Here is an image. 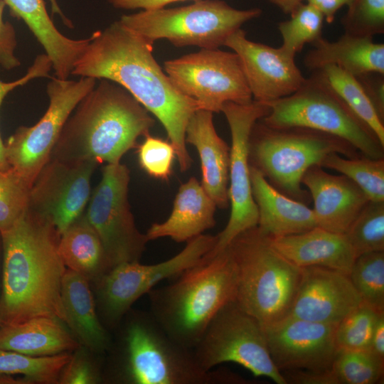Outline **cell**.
<instances>
[{
  "mask_svg": "<svg viewBox=\"0 0 384 384\" xmlns=\"http://www.w3.org/2000/svg\"><path fill=\"white\" fill-rule=\"evenodd\" d=\"M12 16L22 20L45 50L55 77L66 80L92 39H73L56 28L44 0H4Z\"/></svg>",
  "mask_w": 384,
  "mask_h": 384,
  "instance_id": "obj_24",
  "label": "cell"
},
{
  "mask_svg": "<svg viewBox=\"0 0 384 384\" xmlns=\"http://www.w3.org/2000/svg\"><path fill=\"white\" fill-rule=\"evenodd\" d=\"M6 4L0 0V66L6 70H12L21 65L16 56L17 46L16 31L13 25L3 18Z\"/></svg>",
  "mask_w": 384,
  "mask_h": 384,
  "instance_id": "obj_43",
  "label": "cell"
},
{
  "mask_svg": "<svg viewBox=\"0 0 384 384\" xmlns=\"http://www.w3.org/2000/svg\"><path fill=\"white\" fill-rule=\"evenodd\" d=\"M215 242L216 235L202 234L188 241L178 254L161 262H124L112 267L96 283L100 309L108 325L117 326L137 299L160 282L178 276L198 264Z\"/></svg>",
  "mask_w": 384,
  "mask_h": 384,
  "instance_id": "obj_14",
  "label": "cell"
},
{
  "mask_svg": "<svg viewBox=\"0 0 384 384\" xmlns=\"http://www.w3.org/2000/svg\"><path fill=\"white\" fill-rule=\"evenodd\" d=\"M79 343L53 317L41 316L0 326V349L33 356H53L79 348Z\"/></svg>",
  "mask_w": 384,
  "mask_h": 384,
  "instance_id": "obj_28",
  "label": "cell"
},
{
  "mask_svg": "<svg viewBox=\"0 0 384 384\" xmlns=\"http://www.w3.org/2000/svg\"><path fill=\"white\" fill-rule=\"evenodd\" d=\"M267 104L256 100L241 105L226 102L221 111L231 134L228 198L230 214L225 228L216 235V242L208 257L224 250L241 233L258 223V210L253 198L249 162V139L255 123L270 112Z\"/></svg>",
  "mask_w": 384,
  "mask_h": 384,
  "instance_id": "obj_15",
  "label": "cell"
},
{
  "mask_svg": "<svg viewBox=\"0 0 384 384\" xmlns=\"http://www.w3.org/2000/svg\"><path fill=\"white\" fill-rule=\"evenodd\" d=\"M29 191L11 169L0 171V233L12 228L28 209Z\"/></svg>",
  "mask_w": 384,
  "mask_h": 384,
  "instance_id": "obj_38",
  "label": "cell"
},
{
  "mask_svg": "<svg viewBox=\"0 0 384 384\" xmlns=\"http://www.w3.org/2000/svg\"><path fill=\"white\" fill-rule=\"evenodd\" d=\"M341 23L345 33L371 38L384 33V0H351Z\"/></svg>",
  "mask_w": 384,
  "mask_h": 384,
  "instance_id": "obj_39",
  "label": "cell"
},
{
  "mask_svg": "<svg viewBox=\"0 0 384 384\" xmlns=\"http://www.w3.org/2000/svg\"><path fill=\"white\" fill-rule=\"evenodd\" d=\"M129 169L119 163L107 164L91 193L85 216L98 235L111 267L139 262L149 240L137 228L130 209Z\"/></svg>",
  "mask_w": 384,
  "mask_h": 384,
  "instance_id": "obj_12",
  "label": "cell"
},
{
  "mask_svg": "<svg viewBox=\"0 0 384 384\" xmlns=\"http://www.w3.org/2000/svg\"><path fill=\"white\" fill-rule=\"evenodd\" d=\"M78 104L65 122L50 158L119 163L149 134L155 120L124 87L106 79Z\"/></svg>",
  "mask_w": 384,
  "mask_h": 384,
  "instance_id": "obj_3",
  "label": "cell"
},
{
  "mask_svg": "<svg viewBox=\"0 0 384 384\" xmlns=\"http://www.w3.org/2000/svg\"><path fill=\"white\" fill-rule=\"evenodd\" d=\"M302 183L309 192L317 226L345 234L368 202L364 192L351 179L326 172L321 166L309 168Z\"/></svg>",
  "mask_w": 384,
  "mask_h": 384,
  "instance_id": "obj_20",
  "label": "cell"
},
{
  "mask_svg": "<svg viewBox=\"0 0 384 384\" xmlns=\"http://www.w3.org/2000/svg\"><path fill=\"white\" fill-rule=\"evenodd\" d=\"M213 113L198 110L191 117L186 129V143L197 150L201 168V186L217 208L229 206L228 185L230 147L218 134Z\"/></svg>",
  "mask_w": 384,
  "mask_h": 384,
  "instance_id": "obj_21",
  "label": "cell"
},
{
  "mask_svg": "<svg viewBox=\"0 0 384 384\" xmlns=\"http://www.w3.org/2000/svg\"><path fill=\"white\" fill-rule=\"evenodd\" d=\"M330 369L336 384H375L383 377L384 361L369 349H337Z\"/></svg>",
  "mask_w": 384,
  "mask_h": 384,
  "instance_id": "obj_33",
  "label": "cell"
},
{
  "mask_svg": "<svg viewBox=\"0 0 384 384\" xmlns=\"http://www.w3.org/2000/svg\"><path fill=\"white\" fill-rule=\"evenodd\" d=\"M65 321L78 340L91 351L103 353L110 349V336L96 312L89 281L66 268L61 285Z\"/></svg>",
  "mask_w": 384,
  "mask_h": 384,
  "instance_id": "obj_27",
  "label": "cell"
},
{
  "mask_svg": "<svg viewBox=\"0 0 384 384\" xmlns=\"http://www.w3.org/2000/svg\"><path fill=\"white\" fill-rule=\"evenodd\" d=\"M368 349L376 357L384 361V314L378 317Z\"/></svg>",
  "mask_w": 384,
  "mask_h": 384,
  "instance_id": "obj_47",
  "label": "cell"
},
{
  "mask_svg": "<svg viewBox=\"0 0 384 384\" xmlns=\"http://www.w3.org/2000/svg\"><path fill=\"white\" fill-rule=\"evenodd\" d=\"M344 235L356 257L384 251V201H368Z\"/></svg>",
  "mask_w": 384,
  "mask_h": 384,
  "instance_id": "obj_35",
  "label": "cell"
},
{
  "mask_svg": "<svg viewBox=\"0 0 384 384\" xmlns=\"http://www.w3.org/2000/svg\"><path fill=\"white\" fill-rule=\"evenodd\" d=\"M1 268H2V262H0V290H1Z\"/></svg>",
  "mask_w": 384,
  "mask_h": 384,
  "instance_id": "obj_51",
  "label": "cell"
},
{
  "mask_svg": "<svg viewBox=\"0 0 384 384\" xmlns=\"http://www.w3.org/2000/svg\"><path fill=\"white\" fill-rule=\"evenodd\" d=\"M153 43L116 21L92 33L75 63L72 75L106 79L127 90L159 119L173 144L181 171L193 163L186 143V129L198 103L173 84L153 55Z\"/></svg>",
  "mask_w": 384,
  "mask_h": 384,
  "instance_id": "obj_1",
  "label": "cell"
},
{
  "mask_svg": "<svg viewBox=\"0 0 384 384\" xmlns=\"http://www.w3.org/2000/svg\"><path fill=\"white\" fill-rule=\"evenodd\" d=\"M319 70L334 91L353 112L365 122L384 145V119L355 76L335 65H326Z\"/></svg>",
  "mask_w": 384,
  "mask_h": 384,
  "instance_id": "obj_30",
  "label": "cell"
},
{
  "mask_svg": "<svg viewBox=\"0 0 384 384\" xmlns=\"http://www.w3.org/2000/svg\"><path fill=\"white\" fill-rule=\"evenodd\" d=\"M336 325L288 316L263 326L269 352L277 368L280 372L329 370L338 349Z\"/></svg>",
  "mask_w": 384,
  "mask_h": 384,
  "instance_id": "obj_17",
  "label": "cell"
},
{
  "mask_svg": "<svg viewBox=\"0 0 384 384\" xmlns=\"http://www.w3.org/2000/svg\"><path fill=\"white\" fill-rule=\"evenodd\" d=\"M277 6L284 14L291 15L304 0H267Z\"/></svg>",
  "mask_w": 384,
  "mask_h": 384,
  "instance_id": "obj_48",
  "label": "cell"
},
{
  "mask_svg": "<svg viewBox=\"0 0 384 384\" xmlns=\"http://www.w3.org/2000/svg\"><path fill=\"white\" fill-rule=\"evenodd\" d=\"M97 79L78 80L50 78L46 91L49 104L45 114L31 127H20L4 143L10 169L31 188L50 160L61 130L80 101L95 86Z\"/></svg>",
  "mask_w": 384,
  "mask_h": 384,
  "instance_id": "obj_11",
  "label": "cell"
},
{
  "mask_svg": "<svg viewBox=\"0 0 384 384\" xmlns=\"http://www.w3.org/2000/svg\"><path fill=\"white\" fill-rule=\"evenodd\" d=\"M251 188L258 210L257 228L271 238L309 230L317 226L312 209L272 186L255 167L250 166Z\"/></svg>",
  "mask_w": 384,
  "mask_h": 384,
  "instance_id": "obj_23",
  "label": "cell"
},
{
  "mask_svg": "<svg viewBox=\"0 0 384 384\" xmlns=\"http://www.w3.org/2000/svg\"><path fill=\"white\" fill-rule=\"evenodd\" d=\"M268 238L274 250L299 267L319 266L349 274L356 258L344 234L319 226L299 234Z\"/></svg>",
  "mask_w": 384,
  "mask_h": 384,
  "instance_id": "obj_22",
  "label": "cell"
},
{
  "mask_svg": "<svg viewBox=\"0 0 384 384\" xmlns=\"http://www.w3.org/2000/svg\"><path fill=\"white\" fill-rule=\"evenodd\" d=\"M348 276L362 302L384 312V251L357 257Z\"/></svg>",
  "mask_w": 384,
  "mask_h": 384,
  "instance_id": "obj_34",
  "label": "cell"
},
{
  "mask_svg": "<svg viewBox=\"0 0 384 384\" xmlns=\"http://www.w3.org/2000/svg\"><path fill=\"white\" fill-rule=\"evenodd\" d=\"M355 77L380 117L384 119V74L368 73Z\"/></svg>",
  "mask_w": 384,
  "mask_h": 384,
  "instance_id": "obj_44",
  "label": "cell"
},
{
  "mask_svg": "<svg viewBox=\"0 0 384 384\" xmlns=\"http://www.w3.org/2000/svg\"><path fill=\"white\" fill-rule=\"evenodd\" d=\"M261 13L258 8L237 9L221 0H198L185 6L123 15L119 21L153 43L166 39L177 48L215 49L224 46L242 24Z\"/></svg>",
  "mask_w": 384,
  "mask_h": 384,
  "instance_id": "obj_9",
  "label": "cell"
},
{
  "mask_svg": "<svg viewBox=\"0 0 384 384\" xmlns=\"http://www.w3.org/2000/svg\"><path fill=\"white\" fill-rule=\"evenodd\" d=\"M164 68L177 89L196 100L201 110L220 112L226 102L245 105L253 100L235 52L201 49L165 61Z\"/></svg>",
  "mask_w": 384,
  "mask_h": 384,
  "instance_id": "obj_13",
  "label": "cell"
},
{
  "mask_svg": "<svg viewBox=\"0 0 384 384\" xmlns=\"http://www.w3.org/2000/svg\"><path fill=\"white\" fill-rule=\"evenodd\" d=\"M288 21L278 24L282 36L281 47L296 55L306 43L313 44L322 37L324 17L319 10L306 3L302 4Z\"/></svg>",
  "mask_w": 384,
  "mask_h": 384,
  "instance_id": "obj_36",
  "label": "cell"
},
{
  "mask_svg": "<svg viewBox=\"0 0 384 384\" xmlns=\"http://www.w3.org/2000/svg\"><path fill=\"white\" fill-rule=\"evenodd\" d=\"M216 208L201 183L191 177L180 186L169 217L163 223H153L146 235L149 241L170 238L187 242L215 226Z\"/></svg>",
  "mask_w": 384,
  "mask_h": 384,
  "instance_id": "obj_25",
  "label": "cell"
},
{
  "mask_svg": "<svg viewBox=\"0 0 384 384\" xmlns=\"http://www.w3.org/2000/svg\"><path fill=\"white\" fill-rule=\"evenodd\" d=\"M50 4H51L52 13L54 14H56L60 15L61 16V18H63V21H64L65 25L69 26H72V23L70 21V20H68L64 16L63 12L61 11V9H60V6H58L57 1L56 0H50Z\"/></svg>",
  "mask_w": 384,
  "mask_h": 384,
  "instance_id": "obj_50",
  "label": "cell"
},
{
  "mask_svg": "<svg viewBox=\"0 0 384 384\" xmlns=\"http://www.w3.org/2000/svg\"><path fill=\"white\" fill-rule=\"evenodd\" d=\"M52 63L46 54L38 55L25 75L12 82H4L0 79V107L5 97L15 88L24 85L38 78H50ZM10 169L5 156L4 144L0 134V171Z\"/></svg>",
  "mask_w": 384,
  "mask_h": 384,
  "instance_id": "obj_42",
  "label": "cell"
},
{
  "mask_svg": "<svg viewBox=\"0 0 384 384\" xmlns=\"http://www.w3.org/2000/svg\"><path fill=\"white\" fill-rule=\"evenodd\" d=\"M0 326H1V324H0Z\"/></svg>",
  "mask_w": 384,
  "mask_h": 384,
  "instance_id": "obj_52",
  "label": "cell"
},
{
  "mask_svg": "<svg viewBox=\"0 0 384 384\" xmlns=\"http://www.w3.org/2000/svg\"><path fill=\"white\" fill-rule=\"evenodd\" d=\"M321 166L336 171L351 179L369 201H384V159L363 155L348 158L331 154L326 157Z\"/></svg>",
  "mask_w": 384,
  "mask_h": 384,
  "instance_id": "obj_31",
  "label": "cell"
},
{
  "mask_svg": "<svg viewBox=\"0 0 384 384\" xmlns=\"http://www.w3.org/2000/svg\"><path fill=\"white\" fill-rule=\"evenodd\" d=\"M227 247L235 269L238 305L262 326L288 316L302 267L274 250L257 226L237 235Z\"/></svg>",
  "mask_w": 384,
  "mask_h": 384,
  "instance_id": "obj_5",
  "label": "cell"
},
{
  "mask_svg": "<svg viewBox=\"0 0 384 384\" xmlns=\"http://www.w3.org/2000/svg\"><path fill=\"white\" fill-rule=\"evenodd\" d=\"M236 273L228 247L205 256L172 283L148 292L149 311L165 331L193 349L215 314L235 299Z\"/></svg>",
  "mask_w": 384,
  "mask_h": 384,
  "instance_id": "obj_4",
  "label": "cell"
},
{
  "mask_svg": "<svg viewBox=\"0 0 384 384\" xmlns=\"http://www.w3.org/2000/svg\"><path fill=\"white\" fill-rule=\"evenodd\" d=\"M363 302L346 316L336 328L335 339L338 349H368L374 328L380 314Z\"/></svg>",
  "mask_w": 384,
  "mask_h": 384,
  "instance_id": "obj_37",
  "label": "cell"
},
{
  "mask_svg": "<svg viewBox=\"0 0 384 384\" xmlns=\"http://www.w3.org/2000/svg\"><path fill=\"white\" fill-rule=\"evenodd\" d=\"M121 337L120 378L132 384H210L223 374L204 370L193 349L172 338L148 312L133 313Z\"/></svg>",
  "mask_w": 384,
  "mask_h": 384,
  "instance_id": "obj_7",
  "label": "cell"
},
{
  "mask_svg": "<svg viewBox=\"0 0 384 384\" xmlns=\"http://www.w3.org/2000/svg\"><path fill=\"white\" fill-rule=\"evenodd\" d=\"M362 299L348 274L326 267H302V277L289 316L338 324Z\"/></svg>",
  "mask_w": 384,
  "mask_h": 384,
  "instance_id": "obj_19",
  "label": "cell"
},
{
  "mask_svg": "<svg viewBox=\"0 0 384 384\" xmlns=\"http://www.w3.org/2000/svg\"><path fill=\"white\" fill-rule=\"evenodd\" d=\"M224 46L239 56L254 100L268 102L289 96L306 80L295 63V55L281 46L248 40L241 28L230 36Z\"/></svg>",
  "mask_w": 384,
  "mask_h": 384,
  "instance_id": "obj_18",
  "label": "cell"
},
{
  "mask_svg": "<svg viewBox=\"0 0 384 384\" xmlns=\"http://www.w3.org/2000/svg\"><path fill=\"white\" fill-rule=\"evenodd\" d=\"M2 268L0 324L48 316L65 321L61 285L66 270L55 227L29 208L0 233Z\"/></svg>",
  "mask_w": 384,
  "mask_h": 384,
  "instance_id": "obj_2",
  "label": "cell"
},
{
  "mask_svg": "<svg viewBox=\"0 0 384 384\" xmlns=\"http://www.w3.org/2000/svg\"><path fill=\"white\" fill-rule=\"evenodd\" d=\"M102 380L100 370L83 350L78 349L63 368L58 383L95 384Z\"/></svg>",
  "mask_w": 384,
  "mask_h": 384,
  "instance_id": "obj_41",
  "label": "cell"
},
{
  "mask_svg": "<svg viewBox=\"0 0 384 384\" xmlns=\"http://www.w3.org/2000/svg\"><path fill=\"white\" fill-rule=\"evenodd\" d=\"M304 57V65L316 70L335 65L353 76L368 73L384 74V44L371 38H360L344 33L338 41L330 42L321 37Z\"/></svg>",
  "mask_w": 384,
  "mask_h": 384,
  "instance_id": "obj_26",
  "label": "cell"
},
{
  "mask_svg": "<svg viewBox=\"0 0 384 384\" xmlns=\"http://www.w3.org/2000/svg\"><path fill=\"white\" fill-rule=\"evenodd\" d=\"M62 353L53 356H33L0 349V373L21 375L31 383H58L60 374L71 358Z\"/></svg>",
  "mask_w": 384,
  "mask_h": 384,
  "instance_id": "obj_32",
  "label": "cell"
},
{
  "mask_svg": "<svg viewBox=\"0 0 384 384\" xmlns=\"http://www.w3.org/2000/svg\"><path fill=\"white\" fill-rule=\"evenodd\" d=\"M321 11L324 20L331 23L336 12L343 6L348 5L351 0H304Z\"/></svg>",
  "mask_w": 384,
  "mask_h": 384,
  "instance_id": "obj_46",
  "label": "cell"
},
{
  "mask_svg": "<svg viewBox=\"0 0 384 384\" xmlns=\"http://www.w3.org/2000/svg\"><path fill=\"white\" fill-rule=\"evenodd\" d=\"M97 165L93 161L50 158L30 188L28 208L49 221L60 235L83 214Z\"/></svg>",
  "mask_w": 384,
  "mask_h": 384,
  "instance_id": "obj_16",
  "label": "cell"
},
{
  "mask_svg": "<svg viewBox=\"0 0 384 384\" xmlns=\"http://www.w3.org/2000/svg\"><path fill=\"white\" fill-rule=\"evenodd\" d=\"M58 252L66 267L98 282L111 269L102 243L82 214L60 235Z\"/></svg>",
  "mask_w": 384,
  "mask_h": 384,
  "instance_id": "obj_29",
  "label": "cell"
},
{
  "mask_svg": "<svg viewBox=\"0 0 384 384\" xmlns=\"http://www.w3.org/2000/svg\"><path fill=\"white\" fill-rule=\"evenodd\" d=\"M261 121L271 127H304L339 137L363 156L384 159V145L346 105L319 70L293 94L268 102Z\"/></svg>",
  "mask_w": 384,
  "mask_h": 384,
  "instance_id": "obj_8",
  "label": "cell"
},
{
  "mask_svg": "<svg viewBox=\"0 0 384 384\" xmlns=\"http://www.w3.org/2000/svg\"><path fill=\"white\" fill-rule=\"evenodd\" d=\"M28 379L21 376L16 377L14 375L0 373V384H30Z\"/></svg>",
  "mask_w": 384,
  "mask_h": 384,
  "instance_id": "obj_49",
  "label": "cell"
},
{
  "mask_svg": "<svg viewBox=\"0 0 384 384\" xmlns=\"http://www.w3.org/2000/svg\"><path fill=\"white\" fill-rule=\"evenodd\" d=\"M188 0H107L114 8L123 10H154L164 8L166 6ZM198 1V0H192Z\"/></svg>",
  "mask_w": 384,
  "mask_h": 384,
  "instance_id": "obj_45",
  "label": "cell"
},
{
  "mask_svg": "<svg viewBox=\"0 0 384 384\" xmlns=\"http://www.w3.org/2000/svg\"><path fill=\"white\" fill-rule=\"evenodd\" d=\"M331 154L348 158L363 155L336 136L304 127H271L261 119L250 135V165L278 191L306 204L311 196L302 188L304 174L311 166H321Z\"/></svg>",
  "mask_w": 384,
  "mask_h": 384,
  "instance_id": "obj_6",
  "label": "cell"
},
{
  "mask_svg": "<svg viewBox=\"0 0 384 384\" xmlns=\"http://www.w3.org/2000/svg\"><path fill=\"white\" fill-rule=\"evenodd\" d=\"M199 366L206 371L233 362L255 376H265L277 384H287L274 364L262 325L232 300L208 324L193 348Z\"/></svg>",
  "mask_w": 384,
  "mask_h": 384,
  "instance_id": "obj_10",
  "label": "cell"
},
{
  "mask_svg": "<svg viewBox=\"0 0 384 384\" xmlns=\"http://www.w3.org/2000/svg\"><path fill=\"white\" fill-rule=\"evenodd\" d=\"M137 147L141 168L153 178L167 181L172 174L173 163L176 158L173 144L148 134Z\"/></svg>",
  "mask_w": 384,
  "mask_h": 384,
  "instance_id": "obj_40",
  "label": "cell"
}]
</instances>
